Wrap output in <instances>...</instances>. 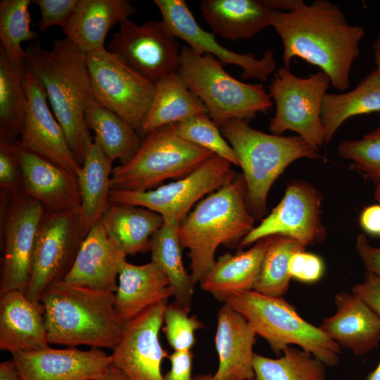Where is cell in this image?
Listing matches in <instances>:
<instances>
[{
    "label": "cell",
    "mask_w": 380,
    "mask_h": 380,
    "mask_svg": "<svg viewBox=\"0 0 380 380\" xmlns=\"http://www.w3.org/2000/svg\"><path fill=\"white\" fill-rule=\"evenodd\" d=\"M271 26L281 39L286 68L289 69L293 58H299L318 67L334 88L341 91L349 88L365 30L349 24L336 4L328 0L310 4L297 0L291 11H274Z\"/></svg>",
    "instance_id": "6da1fadb"
},
{
    "label": "cell",
    "mask_w": 380,
    "mask_h": 380,
    "mask_svg": "<svg viewBox=\"0 0 380 380\" xmlns=\"http://www.w3.org/2000/svg\"><path fill=\"white\" fill-rule=\"evenodd\" d=\"M25 51V65L44 88L54 115L82 165L93 141L85 120L94 96L84 53L66 37L56 39L51 49L43 48L38 42Z\"/></svg>",
    "instance_id": "7a4b0ae2"
},
{
    "label": "cell",
    "mask_w": 380,
    "mask_h": 380,
    "mask_svg": "<svg viewBox=\"0 0 380 380\" xmlns=\"http://www.w3.org/2000/svg\"><path fill=\"white\" fill-rule=\"evenodd\" d=\"M49 344L113 349L125 323L115 305V293L64 281L41 296Z\"/></svg>",
    "instance_id": "3957f363"
},
{
    "label": "cell",
    "mask_w": 380,
    "mask_h": 380,
    "mask_svg": "<svg viewBox=\"0 0 380 380\" xmlns=\"http://www.w3.org/2000/svg\"><path fill=\"white\" fill-rule=\"evenodd\" d=\"M253 224L243 175L199 201L178 226L181 246L189 251L194 283L199 282L213 266L220 245L241 242Z\"/></svg>",
    "instance_id": "277c9868"
},
{
    "label": "cell",
    "mask_w": 380,
    "mask_h": 380,
    "mask_svg": "<svg viewBox=\"0 0 380 380\" xmlns=\"http://www.w3.org/2000/svg\"><path fill=\"white\" fill-rule=\"evenodd\" d=\"M220 129L238 158L246 183V204L258 217L266 213L272 185L291 163L300 158H321L318 150L299 136L265 133L243 120H229Z\"/></svg>",
    "instance_id": "5b68a950"
},
{
    "label": "cell",
    "mask_w": 380,
    "mask_h": 380,
    "mask_svg": "<svg viewBox=\"0 0 380 380\" xmlns=\"http://www.w3.org/2000/svg\"><path fill=\"white\" fill-rule=\"evenodd\" d=\"M220 301L242 315L277 354L296 345L326 366L338 365L342 348L281 297L251 290L228 294Z\"/></svg>",
    "instance_id": "8992f818"
},
{
    "label": "cell",
    "mask_w": 380,
    "mask_h": 380,
    "mask_svg": "<svg viewBox=\"0 0 380 380\" xmlns=\"http://www.w3.org/2000/svg\"><path fill=\"white\" fill-rule=\"evenodd\" d=\"M178 73L218 127L231 120L248 122L272 106L262 84L235 79L215 57L198 53L188 46L181 49Z\"/></svg>",
    "instance_id": "52a82bcc"
},
{
    "label": "cell",
    "mask_w": 380,
    "mask_h": 380,
    "mask_svg": "<svg viewBox=\"0 0 380 380\" xmlns=\"http://www.w3.org/2000/svg\"><path fill=\"white\" fill-rule=\"evenodd\" d=\"M146 136L135 155L113 168L111 189H153L167 179L189 175L214 155L179 137L171 125Z\"/></svg>",
    "instance_id": "ba28073f"
},
{
    "label": "cell",
    "mask_w": 380,
    "mask_h": 380,
    "mask_svg": "<svg viewBox=\"0 0 380 380\" xmlns=\"http://www.w3.org/2000/svg\"><path fill=\"white\" fill-rule=\"evenodd\" d=\"M329 84V78L321 70L299 77L284 66L279 68L270 86L269 94L276 104L271 133L293 131L317 150L325 144L321 110Z\"/></svg>",
    "instance_id": "9c48e42d"
},
{
    "label": "cell",
    "mask_w": 380,
    "mask_h": 380,
    "mask_svg": "<svg viewBox=\"0 0 380 380\" xmlns=\"http://www.w3.org/2000/svg\"><path fill=\"white\" fill-rule=\"evenodd\" d=\"M84 57L94 99L141 134L156 84L106 49Z\"/></svg>",
    "instance_id": "30bf717a"
},
{
    "label": "cell",
    "mask_w": 380,
    "mask_h": 380,
    "mask_svg": "<svg viewBox=\"0 0 380 380\" xmlns=\"http://www.w3.org/2000/svg\"><path fill=\"white\" fill-rule=\"evenodd\" d=\"M231 163L214 154L189 175L147 191L110 189L109 201L144 207L180 223L204 196L232 182Z\"/></svg>",
    "instance_id": "8fae6325"
},
{
    "label": "cell",
    "mask_w": 380,
    "mask_h": 380,
    "mask_svg": "<svg viewBox=\"0 0 380 380\" xmlns=\"http://www.w3.org/2000/svg\"><path fill=\"white\" fill-rule=\"evenodd\" d=\"M83 239L80 211L44 213L37 233L30 279L25 293L29 300L39 301L48 289L64 280Z\"/></svg>",
    "instance_id": "7c38bea8"
},
{
    "label": "cell",
    "mask_w": 380,
    "mask_h": 380,
    "mask_svg": "<svg viewBox=\"0 0 380 380\" xmlns=\"http://www.w3.org/2000/svg\"><path fill=\"white\" fill-rule=\"evenodd\" d=\"M119 25L107 44L109 51L155 84L178 72L179 44L162 20L137 25L127 18Z\"/></svg>",
    "instance_id": "4fadbf2b"
},
{
    "label": "cell",
    "mask_w": 380,
    "mask_h": 380,
    "mask_svg": "<svg viewBox=\"0 0 380 380\" xmlns=\"http://www.w3.org/2000/svg\"><path fill=\"white\" fill-rule=\"evenodd\" d=\"M324 196L309 183L291 181L279 204L241 241L247 246L271 236L292 238L305 247L324 240L321 217Z\"/></svg>",
    "instance_id": "5bb4252c"
},
{
    "label": "cell",
    "mask_w": 380,
    "mask_h": 380,
    "mask_svg": "<svg viewBox=\"0 0 380 380\" xmlns=\"http://www.w3.org/2000/svg\"><path fill=\"white\" fill-rule=\"evenodd\" d=\"M4 251L0 294L25 293L29 285L37 233L45 213L38 201L21 194L3 207Z\"/></svg>",
    "instance_id": "9a60e30c"
},
{
    "label": "cell",
    "mask_w": 380,
    "mask_h": 380,
    "mask_svg": "<svg viewBox=\"0 0 380 380\" xmlns=\"http://www.w3.org/2000/svg\"><path fill=\"white\" fill-rule=\"evenodd\" d=\"M167 300L156 303L125 322L120 338L113 349L112 365L127 380H165L161 372L168 357L159 341Z\"/></svg>",
    "instance_id": "2e32d148"
},
{
    "label": "cell",
    "mask_w": 380,
    "mask_h": 380,
    "mask_svg": "<svg viewBox=\"0 0 380 380\" xmlns=\"http://www.w3.org/2000/svg\"><path fill=\"white\" fill-rule=\"evenodd\" d=\"M23 84L25 115L19 139L20 148L51 161L77 176L82 165L72 151L62 127L50 110L44 88L26 66Z\"/></svg>",
    "instance_id": "e0dca14e"
},
{
    "label": "cell",
    "mask_w": 380,
    "mask_h": 380,
    "mask_svg": "<svg viewBox=\"0 0 380 380\" xmlns=\"http://www.w3.org/2000/svg\"><path fill=\"white\" fill-rule=\"evenodd\" d=\"M162 15V21L176 38L181 39L193 51L201 54H210L222 64L235 65L242 70L241 78L255 79L266 82L276 70L273 51L268 49L261 58L253 53H239L220 45L215 34L203 30L194 18L184 0H154Z\"/></svg>",
    "instance_id": "ac0fdd59"
},
{
    "label": "cell",
    "mask_w": 380,
    "mask_h": 380,
    "mask_svg": "<svg viewBox=\"0 0 380 380\" xmlns=\"http://www.w3.org/2000/svg\"><path fill=\"white\" fill-rule=\"evenodd\" d=\"M23 380H92L112 365L111 355L100 348L51 347L12 354Z\"/></svg>",
    "instance_id": "d6986e66"
},
{
    "label": "cell",
    "mask_w": 380,
    "mask_h": 380,
    "mask_svg": "<svg viewBox=\"0 0 380 380\" xmlns=\"http://www.w3.org/2000/svg\"><path fill=\"white\" fill-rule=\"evenodd\" d=\"M23 194L38 201L45 212L80 211L77 176L37 154L20 148Z\"/></svg>",
    "instance_id": "ffe728a7"
},
{
    "label": "cell",
    "mask_w": 380,
    "mask_h": 380,
    "mask_svg": "<svg viewBox=\"0 0 380 380\" xmlns=\"http://www.w3.org/2000/svg\"><path fill=\"white\" fill-rule=\"evenodd\" d=\"M127 255L99 221L82 240L74 263L63 281L115 293L120 267Z\"/></svg>",
    "instance_id": "44dd1931"
},
{
    "label": "cell",
    "mask_w": 380,
    "mask_h": 380,
    "mask_svg": "<svg viewBox=\"0 0 380 380\" xmlns=\"http://www.w3.org/2000/svg\"><path fill=\"white\" fill-rule=\"evenodd\" d=\"M257 334L239 312L224 303L219 309L215 346L219 364L217 380H253V346Z\"/></svg>",
    "instance_id": "7402d4cb"
},
{
    "label": "cell",
    "mask_w": 380,
    "mask_h": 380,
    "mask_svg": "<svg viewBox=\"0 0 380 380\" xmlns=\"http://www.w3.org/2000/svg\"><path fill=\"white\" fill-rule=\"evenodd\" d=\"M336 312L324 319L319 328L341 348L355 355L365 354L380 343V318L353 292L334 296Z\"/></svg>",
    "instance_id": "603a6c76"
},
{
    "label": "cell",
    "mask_w": 380,
    "mask_h": 380,
    "mask_svg": "<svg viewBox=\"0 0 380 380\" xmlns=\"http://www.w3.org/2000/svg\"><path fill=\"white\" fill-rule=\"evenodd\" d=\"M40 301H31L24 293L1 295L0 349L11 354L49 347Z\"/></svg>",
    "instance_id": "cb8c5ba5"
},
{
    "label": "cell",
    "mask_w": 380,
    "mask_h": 380,
    "mask_svg": "<svg viewBox=\"0 0 380 380\" xmlns=\"http://www.w3.org/2000/svg\"><path fill=\"white\" fill-rule=\"evenodd\" d=\"M172 296L173 291L170 281L155 262L137 265L125 260L122 263L115 292V305L124 323Z\"/></svg>",
    "instance_id": "d4e9b609"
},
{
    "label": "cell",
    "mask_w": 380,
    "mask_h": 380,
    "mask_svg": "<svg viewBox=\"0 0 380 380\" xmlns=\"http://www.w3.org/2000/svg\"><path fill=\"white\" fill-rule=\"evenodd\" d=\"M136 8L127 0H78L63 33L84 54L105 49V39L117 23L129 18Z\"/></svg>",
    "instance_id": "484cf974"
},
{
    "label": "cell",
    "mask_w": 380,
    "mask_h": 380,
    "mask_svg": "<svg viewBox=\"0 0 380 380\" xmlns=\"http://www.w3.org/2000/svg\"><path fill=\"white\" fill-rule=\"evenodd\" d=\"M200 11L214 34L232 41L251 38L271 26L274 12L263 0H203Z\"/></svg>",
    "instance_id": "4316f807"
},
{
    "label": "cell",
    "mask_w": 380,
    "mask_h": 380,
    "mask_svg": "<svg viewBox=\"0 0 380 380\" xmlns=\"http://www.w3.org/2000/svg\"><path fill=\"white\" fill-rule=\"evenodd\" d=\"M271 239H260L235 255L220 256L199 281L201 288L220 300L232 293L253 290Z\"/></svg>",
    "instance_id": "83f0119b"
},
{
    "label": "cell",
    "mask_w": 380,
    "mask_h": 380,
    "mask_svg": "<svg viewBox=\"0 0 380 380\" xmlns=\"http://www.w3.org/2000/svg\"><path fill=\"white\" fill-rule=\"evenodd\" d=\"M113 163L93 139L77 175L81 199L80 224L84 238L101 220L109 203Z\"/></svg>",
    "instance_id": "f1b7e54d"
},
{
    "label": "cell",
    "mask_w": 380,
    "mask_h": 380,
    "mask_svg": "<svg viewBox=\"0 0 380 380\" xmlns=\"http://www.w3.org/2000/svg\"><path fill=\"white\" fill-rule=\"evenodd\" d=\"M100 221L122 249L133 255L150 250L151 239L164 218L144 207L109 201Z\"/></svg>",
    "instance_id": "f546056e"
},
{
    "label": "cell",
    "mask_w": 380,
    "mask_h": 380,
    "mask_svg": "<svg viewBox=\"0 0 380 380\" xmlns=\"http://www.w3.org/2000/svg\"><path fill=\"white\" fill-rule=\"evenodd\" d=\"M202 113H208L205 106L186 87L178 72L172 73L156 83L141 134Z\"/></svg>",
    "instance_id": "4dcf8cb0"
},
{
    "label": "cell",
    "mask_w": 380,
    "mask_h": 380,
    "mask_svg": "<svg viewBox=\"0 0 380 380\" xmlns=\"http://www.w3.org/2000/svg\"><path fill=\"white\" fill-rule=\"evenodd\" d=\"M374 112H380V76L373 70L353 89L324 96L321 122L325 144L346 120Z\"/></svg>",
    "instance_id": "1f68e13d"
},
{
    "label": "cell",
    "mask_w": 380,
    "mask_h": 380,
    "mask_svg": "<svg viewBox=\"0 0 380 380\" xmlns=\"http://www.w3.org/2000/svg\"><path fill=\"white\" fill-rule=\"evenodd\" d=\"M179 222L164 220L163 226L153 235L150 251L151 261L167 277L175 303L191 309L195 284L185 270L182 258V246L178 236Z\"/></svg>",
    "instance_id": "d6a6232c"
},
{
    "label": "cell",
    "mask_w": 380,
    "mask_h": 380,
    "mask_svg": "<svg viewBox=\"0 0 380 380\" xmlns=\"http://www.w3.org/2000/svg\"><path fill=\"white\" fill-rule=\"evenodd\" d=\"M89 129L94 133L96 139L107 157L120 165L128 162L141 144L139 134L117 114L93 99L89 103L85 115Z\"/></svg>",
    "instance_id": "836d02e7"
},
{
    "label": "cell",
    "mask_w": 380,
    "mask_h": 380,
    "mask_svg": "<svg viewBox=\"0 0 380 380\" xmlns=\"http://www.w3.org/2000/svg\"><path fill=\"white\" fill-rule=\"evenodd\" d=\"M25 65L15 63L0 46V139L15 141L21 135L25 115L23 84Z\"/></svg>",
    "instance_id": "e575fe53"
},
{
    "label": "cell",
    "mask_w": 380,
    "mask_h": 380,
    "mask_svg": "<svg viewBox=\"0 0 380 380\" xmlns=\"http://www.w3.org/2000/svg\"><path fill=\"white\" fill-rule=\"evenodd\" d=\"M279 358L254 355L253 380H325V365L303 350L286 348Z\"/></svg>",
    "instance_id": "d590c367"
},
{
    "label": "cell",
    "mask_w": 380,
    "mask_h": 380,
    "mask_svg": "<svg viewBox=\"0 0 380 380\" xmlns=\"http://www.w3.org/2000/svg\"><path fill=\"white\" fill-rule=\"evenodd\" d=\"M305 248V246L292 238L272 236L253 290L267 296L281 297L289 287L291 258Z\"/></svg>",
    "instance_id": "8d00e7d4"
},
{
    "label": "cell",
    "mask_w": 380,
    "mask_h": 380,
    "mask_svg": "<svg viewBox=\"0 0 380 380\" xmlns=\"http://www.w3.org/2000/svg\"><path fill=\"white\" fill-rule=\"evenodd\" d=\"M31 3L30 0L0 1L1 46L15 63L23 62L26 58L22 43L37 37V34L30 28L32 19L28 8Z\"/></svg>",
    "instance_id": "74e56055"
},
{
    "label": "cell",
    "mask_w": 380,
    "mask_h": 380,
    "mask_svg": "<svg viewBox=\"0 0 380 380\" xmlns=\"http://www.w3.org/2000/svg\"><path fill=\"white\" fill-rule=\"evenodd\" d=\"M175 133L182 139L212 151L232 164L239 166L238 158L229 144L224 139L220 127L208 113L189 117L171 124Z\"/></svg>",
    "instance_id": "f35d334b"
},
{
    "label": "cell",
    "mask_w": 380,
    "mask_h": 380,
    "mask_svg": "<svg viewBox=\"0 0 380 380\" xmlns=\"http://www.w3.org/2000/svg\"><path fill=\"white\" fill-rule=\"evenodd\" d=\"M338 152L341 157L352 161L353 169L376 184L380 182V127L359 139L343 140Z\"/></svg>",
    "instance_id": "ab89813d"
},
{
    "label": "cell",
    "mask_w": 380,
    "mask_h": 380,
    "mask_svg": "<svg viewBox=\"0 0 380 380\" xmlns=\"http://www.w3.org/2000/svg\"><path fill=\"white\" fill-rule=\"evenodd\" d=\"M191 309L175 302L166 307L163 315V331L166 339L175 351L191 350L196 343V331L204 327L196 316L190 315Z\"/></svg>",
    "instance_id": "60d3db41"
},
{
    "label": "cell",
    "mask_w": 380,
    "mask_h": 380,
    "mask_svg": "<svg viewBox=\"0 0 380 380\" xmlns=\"http://www.w3.org/2000/svg\"><path fill=\"white\" fill-rule=\"evenodd\" d=\"M0 189L1 196L9 198L23 194L19 140L0 139Z\"/></svg>",
    "instance_id": "b9f144b4"
},
{
    "label": "cell",
    "mask_w": 380,
    "mask_h": 380,
    "mask_svg": "<svg viewBox=\"0 0 380 380\" xmlns=\"http://www.w3.org/2000/svg\"><path fill=\"white\" fill-rule=\"evenodd\" d=\"M78 0H34L40 11L37 25L41 32L51 26H61L65 29L74 13Z\"/></svg>",
    "instance_id": "7bdbcfd3"
},
{
    "label": "cell",
    "mask_w": 380,
    "mask_h": 380,
    "mask_svg": "<svg viewBox=\"0 0 380 380\" xmlns=\"http://www.w3.org/2000/svg\"><path fill=\"white\" fill-rule=\"evenodd\" d=\"M289 270L291 277L302 282L312 283L322 277L324 265L320 257L303 251L292 255Z\"/></svg>",
    "instance_id": "ee69618b"
},
{
    "label": "cell",
    "mask_w": 380,
    "mask_h": 380,
    "mask_svg": "<svg viewBox=\"0 0 380 380\" xmlns=\"http://www.w3.org/2000/svg\"><path fill=\"white\" fill-rule=\"evenodd\" d=\"M352 292L359 296L380 318V277L367 271L364 280L354 285Z\"/></svg>",
    "instance_id": "f6af8a7d"
},
{
    "label": "cell",
    "mask_w": 380,
    "mask_h": 380,
    "mask_svg": "<svg viewBox=\"0 0 380 380\" xmlns=\"http://www.w3.org/2000/svg\"><path fill=\"white\" fill-rule=\"evenodd\" d=\"M168 358L171 367L164 376L165 380H193L191 376L193 355L191 350H174Z\"/></svg>",
    "instance_id": "bcb514c9"
},
{
    "label": "cell",
    "mask_w": 380,
    "mask_h": 380,
    "mask_svg": "<svg viewBox=\"0 0 380 380\" xmlns=\"http://www.w3.org/2000/svg\"><path fill=\"white\" fill-rule=\"evenodd\" d=\"M356 251L367 271L380 277V248L372 246L365 234L357 236Z\"/></svg>",
    "instance_id": "7dc6e473"
},
{
    "label": "cell",
    "mask_w": 380,
    "mask_h": 380,
    "mask_svg": "<svg viewBox=\"0 0 380 380\" xmlns=\"http://www.w3.org/2000/svg\"><path fill=\"white\" fill-rule=\"evenodd\" d=\"M360 224L367 233L380 237V205L364 208L360 215Z\"/></svg>",
    "instance_id": "c3c4849f"
},
{
    "label": "cell",
    "mask_w": 380,
    "mask_h": 380,
    "mask_svg": "<svg viewBox=\"0 0 380 380\" xmlns=\"http://www.w3.org/2000/svg\"><path fill=\"white\" fill-rule=\"evenodd\" d=\"M0 380H23L20 371L13 359L0 363Z\"/></svg>",
    "instance_id": "681fc988"
},
{
    "label": "cell",
    "mask_w": 380,
    "mask_h": 380,
    "mask_svg": "<svg viewBox=\"0 0 380 380\" xmlns=\"http://www.w3.org/2000/svg\"><path fill=\"white\" fill-rule=\"evenodd\" d=\"M265 4L274 11H289L293 8L297 0H263Z\"/></svg>",
    "instance_id": "f907efd6"
},
{
    "label": "cell",
    "mask_w": 380,
    "mask_h": 380,
    "mask_svg": "<svg viewBox=\"0 0 380 380\" xmlns=\"http://www.w3.org/2000/svg\"><path fill=\"white\" fill-rule=\"evenodd\" d=\"M92 380H127V379L118 368L111 365L101 376Z\"/></svg>",
    "instance_id": "816d5d0a"
},
{
    "label": "cell",
    "mask_w": 380,
    "mask_h": 380,
    "mask_svg": "<svg viewBox=\"0 0 380 380\" xmlns=\"http://www.w3.org/2000/svg\"><path fill=\"white\" fill-rule=\"evenodd\" d=\"M373 47L374 53V61L376 65L374 70L376 73L380 76V34L374 41Z\"/></svg>",
    "instance_id": "f5cc1de1"
},
{
    "label": "cell",
    "mask_w": 380,
    "mask_h": 380,
    "mask_svg": "<svg viewBox=\"0 0 380 380\" xmlns=\"http://www.w3.org/2000/svg\"><path fill=\"white\" fill-rule=\"evenodd\" d=\"M193 380H217L213 375L207 374H199L195 376H193Z\"/></svg>",
    "instance_id": "db71d44e"
},
{
    "label": "cell",
    "mask_w": 380,
    "mask_h": 380,
    "mask_svg": "<svg viewBox=\"0 0 380 380\" xmlns=\"http://www.w3.org/2000/svg\"><path fill=\"white\" fill-rule=\"evenodd\" d=\"M369 380H380V360L376 368L369 377Z\"/></svg>",
    "instance_id": "11a10c76"
},
{
    "label": "cell",
    "mask_w": 380,
    "mask_h": 380,
    "mask_svg": "<svg viewBox=\"0 0 380 380\" xmlns=\"http://www.w3.org/2000/svg\"><path fill=\"white\" fill-rule=\"evenodd\" d=\"M374 198L380 203V182L376 184V187L374 191Z\"/></svg>",
    "instance_id": "9f6ffc18"
}]
</instances>
